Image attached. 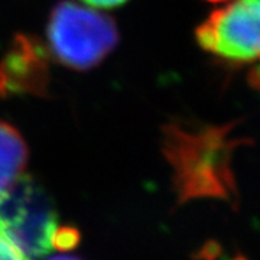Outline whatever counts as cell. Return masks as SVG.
<instances>
[{"label": "cell", "mask_w": 260, "mask_h": 260, "mask_svg": "<svg viewBox=\"0 0 260 260\" xmlns=\"http://www.w3.org/2000/svg\"><path fill=\"white\" fill-rule=\"evenodd\" d=\"M0 260H28L20 251L0 236Z\"/></svg>", "instance_id": "8"}, {"label": "cell", "mask_w": 260, "mask_h": 260, "mask_svg": "<svg viewBox=\"0 0 260 260\" xmlns=\"http://www.w3.org/2000/svg\"><path fill=\"white\" fill-rule=\"evenodd\" d=\"M80 242V233L74 227H56L52 237V249L59 251H68L74 249Z\"/></svg>", "instance_id": "7"}, {"label": "cell", "mask_w": 260, "mask_h": 260, "mask_svg": "<svg viewBox=\"0 0 260 260\" xmlns=\"http://www.w3.org/2000/svg\"><path fill=\"white\" fill-rule=\"evenodd\" d=\"M28 162V148L18 130L0 120V194L18 179Z\"/></svg>", "instance_id": "6"}, {"label": "cell", "mask_w": 260, "mask_h": 260, "mask_svg": "<svg viewBox=\"0 0 260 260\" xmlns=\"http://www.w3.org/2000/svg\"><path fill=\"white\" fill-rule=\"evenodd\" d=\"M47 34L56 61L78 71L100 64L119 42V30L110 16L71 0L55 5Z\"/></svg>", "instance_id": "2"}, {"label": "cell", "mask_w": 260, "mask_h": 260, "mask_svg": "<svg viewBox=\"0 0 260 260\" xmlns=\"http://www.w3.org/2000/svg\"><path fill=\"white\" fill-rule=\"evenodd\" d=\"M85 3L91 5V6H97V8H104V9H110V8H116L120 6L127 0H84Z\"/></svg>", "instance_id": "9"}, {"label": "cell", "mask_w": 260, "mask_h": 260, "mask_svg": "<svg viewBox=\"0 0 260 260\" xmlns=\"http://www.w3.org/2000/svg\"><path fill=\"white\" fill-rule=\"evenodd\" d=\"M49 84L48 51L35 37L18 34L0 61V97L16 94L47 95Z\"/></svg>", "instance_id": "5"}, {"label": "cell", "mask_w": 260, "mask_h": 260, "mask_svg": "<svg viewBox=\"0 0 260 260\" xmlns=\"http://www.w3.org/2000/svg\"><path fill=\"white\" fill-rule=\"evenodd\" d=\"M208 2H215L217 3V2H227V0H208Z\"/></svg>", "instance_id": "11"}, {"label": "cell", "mask_w": 260, "mask_h": 260, "mask_svg": "<svg viewBox=\"0 0 260 260\" xmlns=\"http://www.w3.org/2000/svg\"><path fill=\"white\" fill-rule=\"evenodd\" d=\"M48 260H80L73 256H54V257H49Z\"/></svg>", "instance_id": "10"}, {"label": "cell", "mask_w": 260, "mask_h": 260, "mask_svg": "<svg viewBox=\"0 0 260 260\" xmlns=\"http://www.w3.org/2000/svg\"><path fill=\"white\" fill-rule=\"evenodd\" d=\"M58 214L47 191L29 175L0 194V236L28 260L52 250Z\"/></svg>", "instance_id": "3"}, {"label": "cell", "mask_w": 260, "mask_h": 260, "mask_svg": "<svg viewBox=\"0 0 260 260\" xmlns=\"http://www.w3.org/2000/svg\"><path fill=\"white\" fill-rule=\"evenodd\" d=\"M200 47L232 61H260V0H232L197 28Z\"/></svg>", "instance_id": "4"}, {"label": "cell", "mask_w": 260, "mask_h": 260, "mask_svg": "<svg viewBox=\"0 0 260 260\" xmlns=\"http://www.w3.org/2000/svg\"><path fill=\"white\" fill-rule=\"evenodd\" d=\"M233 130L234 123L197 127L172 121L162 127V152L174 171L178 204L200 198L237 204L233 155L249 140L233 138Z\"/></svg>", "instance_id": "1"}]
</instances>
